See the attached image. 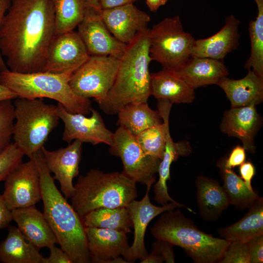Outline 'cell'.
Masks as SVG:
<instances>
[{"mask_svg":"<svg viewBox=\"0 0 263 263\" xmlns=\"http://www.w3.org/2000/svg\"><path fill=\"white\" fill-rule=\"evenodd\" d=\"M56 35L52 0H12L0 31V51L9 70L42 71Z\"/></svg>","mask_w":263,"mask_h":263,"instance_id":"1","label":"cell"},{"mask_svg":"<svg viewBox=\"0 0 263 263\" xmlns=\"http://www.w3.org/2000/svg\"><path fill=\"white\" fill-rule=\"evenodd\" d=\"M31 158L36 162L39 171L43 213L56 236L57 243L73 263H91L82 218L56 188L41 150Z\"/></svg>","mask_w":263,"mask_h":263,"instance_id":"2","label":"cell"},{"mask_svg":"<svg viewBox=\"0 0 263 263\" xmlns=\"http://www.w3.org/2000/svg\"><path fill=\"white\" fill-rule=\"evenodd\" d=\"M149 47V29L127 44L113 84L104 100L98 104L104 113L117 114L129 104L148 101L151 95L149 64L152 60Z\"/></svg>","mask_w":263,"mask_h":263,"instance_id":"3","label":"cell"},{"mask_svg":"<svg viewBox=\"0 0 263 263\" xmlns=\"http://www.w3.org/2000/svg\"><path fill=\"white\" fill-rule=\"evenodd\" d=\"M74 187L71 205L82 218L99 208L126 207L137 196L136 182L117 171L90 169Z\"/></svg>","mask_w":263,"mask_h":263,"instance_id":"4","label":"cell"},{"mask_svg":"<svg viewBox=\"0 0 263 263\" xmlns=\"http://www.w3.org/2000/svg\"><path fill=\"white\" fill-rule=\"evenodd\" d=\"M73 72L19 73L8 70L0 72V84L13 92L17 97L50 98L71 113L87 115L91 113V102L72 89L69 81Z\"/></svg>","mask_w":263,"mask_h":263,"instance_id":"5","label":"cell"},{"mask_svg":"<svg viewBox=\"0 0 263 263\" xmlns=\"http://www.w3.org/2000/svg\"><path fill=\"white\" fill-rule=\"evenodd\" d=\"M150 232L156 239L182 247L196 263L217 262L230 242L201 231L179 209L162 213Z\"/></svg>","mask_w":263,"mask_h":263,"instance_id":"6","label":"cell"},{"mask_svg":"<svg viewBox=\"0 0 263 263\" xmlns=\"http://www.w3.org/2000/svg\"><path fill=\"white\" fill-rule=\"evenodd\" d=\"M13 105L14 143L30 158L44 147L50 134L58 124L56 105L47 104L43 98L19 97Z\"/></svg>","mask_w":263,"mask_h":263,"instance_id":"7","label":"cell"},{"mask_svg":"<svg viewBox=\"0 0 263 263\" xmlns=\"http://www.w3.org/2000/svg\"><path fill=\"white\" fill-rule=\"evenodd\" d=\"M195 40L178 16L166 18L150 29V56L163 69L175 71L191 57Z\"/></svg>","mask_w":263,"mask_h":263,"instance_id":"8","label":"cell"},{"mask_svg":"<svg viewBox=\"0 0 263 263\" xmlns=\"http://www.w3.org/2000/svg\"><path fill=\"white\" fill-rule=\"evenodd\" d=\"M119 61L111 56H91L73 73L69 81L72 89L77 95L93 98L100 104L113 84Z\"/></svg>","mask_w":263,"mask_h":263,"instance_id":"9","label":"cell"},{"mask_svg":"<svg viewBox=\"0 0 263 263\" xmlns=\"http://www.w3.org/2000/svg\"><path fill=\"white\" fill-rule=\"evenodd\" d=\"M110 153L120 158L122 173L136 183L151 187L155 182L161 160L146 154L134 136L119 126L113 132Z\"/></svg>","mask_w":263,"mask_h":263,"instance_id":"10","label":"cell"},{"mask_svg":"<svg viewBox=\"0 0 263 263\" xmlns=\"http://www.w3.org/2000/svg\"><path fill=\"white\" fill-rule=\"evenodd\" d=\"M4 181L1 197L11 211L35 206L41 199L39 171L32 158L17 166Z\"/></svg>","mask_w":263,"mask_h":263,"instance_id":"11","label":"cell"},{"mask_svg":"<svg viewBox=\"0 0 263 263\" xmlns=\"http://www.w3.org/2000/svg\"><path fill=\"white\" fill-rule=\"evenodd\" d=\"M56 108L59 118L64 124L63 140L68 143L77 140L94 145H111L113 132L106 127L101 115L96 110L92 108L91 115L88 117L81 113H71L59 103Z\"/></svg>","mask_w":263,"mask_h":263,"instance_id":"12","label":"cell"},{"mask_svg":"<svg viewBox=\"0 0 263 263\" xmlns=\"http://www.w3.org/2000/svg\"><path fill=\"white\" fill-rule=\"evenodd\" d=\"M150 188L147 187L145 195L141 200L134 199L126 207L134 229L133 243L123 256L128 263H133L138 259L141 261L149 254L145 245V232L149 223L155 217L165 211L181 207L196 214L191 208L178 202H170L162 207L154 205L150 202L149 195Z\"/></svg>","mask_w":263,"mask_h":263,"instance_id":"13","label":"cell"},{"mask_svg":"<svg viewBox=\"0 0 263 263\" xmlns=\"http://www.w3.org/2000/svg\"><path fill=\"white\" fill-rule=\"evenodd\" d=\"M101 10L88 5L83 20L77 26V33L90 56H111L120 59L127 44L111 33L101 17Z\"/></svg>","mask_w":263,"mask_h":263,"instance_id":"14","label":"cell"},{"mask_svg":"<svg viewBox=\"0 0 263 263\" xmlns=\"http://www.w3.org/2000/svg\"><path fill=\"white\" fill-rule=\"evenodd\" d=\"M90 56L77 32L56 35L48 49L42 71L74 72Z\"/></svg>","mask_w":263,"mask_h":263,"instance_id":"15","label":"cell"},{"mask_svg":"<svg viewBox=\"0 0 263 263\" xmlns=\"http://www.w3.org/2000/svg\"><path fill=\"white\" fill-rule=\"evenodd\" d=\"M82 144L75 140L67 147L49 150L44 147L41 149L48 169L54 174L65 197L71 198L75 192L73 179L78 175L81 160Z\"/></svg>","mask_w":263,"mask_h":263,"instance_id":"16","label":"cell"},{"mask_svg":"<svg viewBox=\"0 0 263 263\" xmlns=\"http://www.w3.org/2000/svg\"><path fill=\"white\" fill-rule=\"evenodd\" d=\"M100 15L111 33L126 44L140 33L149 29L150 16L133 3L101 9Z\"/></svg>","mask_w":263,"mask_h":263,"instance_id":"17","label":"cell"},{"mask_svg":"<svg viewBox=\"0 0 263 263\" xmlns=\"http://www.w3.org/2000/svg\"><path fill=\"white\" fill-rule=\"evenodd\" d=\"M91 262L127 263L120 256L129 247L127 233L114 229L85 226Z\"/></svg>","mask_w":263,"mask_h":263,"instance_id":"18","label":"cell"},{"mask_svg":"<svg viewBox=\"0 0 263 263\" xmlns=\"http://www.w3.org/2000/svg\"><path fill=\"white\" fill-rule=\"evenodd\" d=\"M261 120L255 105L231 108L225 113L220 129L228 136L240 139L245 150L254 153V137Z\"/></svg>","mask_w":263,"mask_h":263,"instance_id":"19","label":"cell"},{"mask_svg":"<svg viewBox=\"0 0 263 263\" xmlns=\"http://www.w3.org/2000/svg\"><path fill=\"white\" fill-rule=\"evenodd\" d=\"M240 21L231 15L225 19L223 28L206 38L195 40L191 56L223 59L239 45Z\"/></svg>","mask_w":263,"mask_h":263,"instance_id":"20","label":"cell"},{"mask_svg":"<svg viewBox=\"0 0 263 263\" xmlns=\"http://www.w3.org/2000/svg\"><path fill=\"white\" fill-rule=\"evenodd\" d=\"M12 220L25 239L38 249L49 248L56 239L43 213L35 206L11 210Z\"/></svg>","mask_w":263,"mask_h":263,"instance_id":"21","label":"cell"},{"mask_svg":"<svg viewBox=\"0 0 263 263\" xmlns=\"http://www.w3.org/2000/svg\"><path fill=\"white\" fill-rule=\"evenodd\" d=\"M173 72L194 89L216 84L228 75L222 60L197 56H191L182 66Z\"/></svg>","mask_w":263,"mask_h":263,"instance_id":"22","label":"cell"},{"mask_svg":"<svg viewBox=\"0 0 263 263\" xmlns=\"http://www.w3.org/2000/svg\"><path fill=\"white\" fill-rule=\"evenodd\" d=\"M225 92L231 108L257 105L263 100V79L252 70L240 79L221 78L216 84Z\"/></svg>","mask_w":263,"mask_h":263,"instance_id":"23","label":"cell"},{"mask_svg":"<svg viewBox=\"0 0 263 263\" xmlns=\"http://www.w3.org/2000/svg\"><path fill=\"white\" fill-rule=\"evenodd\" d=\"M150 93L157 100L171 104L188 103L195 99V89L174 72L162 69L150 74Z\"/></svg>","mask_w":263,"mask_h":263,"instance_id":"24","label":"cell"},{"mask_svg":"<svg viewBox=\"0 0 263 263\" xmlns=\"http://www.w3.org/2000/svg\"><path fill=\"white\" fill-rule=\"evenodd\" d=\"M195 185L201 217L207 221L217 220L229 205L223 187L216 180L203 175L197 177Z\"/></svg>","mask_w":263,"mask_h":263,"instance_id":"25","label":"cell"},{"mask_svg":"<svg viewBox=\"0 0 263 263\" xmlns=\"http://www.w3.org/2000/svg\"><path fill=\"white\" fill-rule=\"evenodd\" d=\"M247 213L238 221L217 230L220 236L228 241L247 242L263 235V199L258 198L250 205Z\"/></svg>","mask_w":263,"mask_h":263,"instance_id":"26","label":"cell"},{"mask_svg":"<svg viewBox=\"0 0 263 263\" xmlns=\"http://www.w3.org/2000/svg\"><path fill=\"white\" fill-rule=\"evenodd\" d=\"M39 249L28 241L18 227L10 226L0 243V261L3 263H42Z\"/></svg>","mask_w":263,"mask_h":263,"instance_id":"27","label":"cell"},{"mask_svg":"<svg viewBox=\"0 0 263 263\" xmlns=\"http://www.w3.org/2000/svg\"><path fill=\"white\" fill-rule=\"evenodd\" d=\"M190 151V147L187 143L174 142L168 131L163 157L158 168L159 179L153 186V199L159 204L163 206L169 202H177L169 196L167 185V181L170 179V166L179 156H187Z\"/></svg>","mask_w":263,"mask_h":263,"instance_id":"28","label":"cell"},{"mask_svg":"<svg viewBox=\"0 0 263 263\" xmlns=\"http://www.w3.org/2000/svg\"><path fill=\"white\" fill-rule=\"evenodd\" d=\"M117 114V125L134 136L163 122L158 111L151 109L147 102L129 104L122 108Z\"/></svg>","mask_w":263,"mask_h":263,"instance_id":"29","label":"cell"},{"mask_svg":"<svg viewBox=\"0 0 263 263\" xmlns=\"http://www.w3.org/2000/svg\"><path fill=\"white\" fill-rule=\"evenodd\" d=\"M86 227L114 229L127 234L131 232L132 222L126 207H101L94 209L82 218Z\"/></svg>","mask_w":263,"mask_h":263,"instance_id":"30","label":"cell"},{"mask_svg":"<svg viewBox=\"0 0 263 263\" xmlns=\"http://www.w3.org/2000/svg\"><path fill=\"white\" fill-rule=\"evenodd\" d=\"M217 166L220 169L224 182L223 188L229 205L240 209L248 208L258 198V194L254 190H250L232 169L225 168L222 160L218 162Z\"/></svg>","mask_w":263,"mask_h":263,"instance_id":"31","label":"cell"},{"mask_svg":"<svg viewBox=\"0 0 263 263\" xmlns=\"http://www.w3.org/2000/svg\"><path fill=\"white\" fill-rule=\"evenodd\" d=\"M56 34L74 31L83 20L88 4L86 0H52Z\"/></svg>","mask_w":263,"mask_h":263,"instance_id":"32","label":"cell"},{"mask_svg":"<svg viewBox=\"0 0 263 263\" xmlns=\"http://www.w3.org/2000/svg\"><path fill=\"white\" fill-rule=\"evenodd\" d=\"M254 1L257 6V15L249 23L251 53L244 68L252 70L263 79V0Z\"/></svg>","mask_w":263,"mask_h":263,"instance_id":"33","label":"cell"},{"mask_svg":"<svg viewBox=\"0 0 263 263\" xmlns=\"http://www.w3.org/2000/svg\"><path fill=\"white\" fill-rule=\"evenodd\" d=\"M15 122L14 106L11 99L0 102V152L11 143Z\"/></svg>","mask_w":263,"mask_h":263,"instance_id":"34","label":"cell"},{"mask_svg":"<svg viewBox=\"0 0 263 263\" xmlns=\"http://www.w3.org/2000/svg\"><path fill=\"white\" fill-rule=\"evenodd\" d=\"M24 156L14 143H11L0 152V182L4 181L8 174L22 162Z\"/></svg>","mask_w":263,"mask_h":263,"instance_id":"35","label":"cell"},{"mask_svg":"<svg viewBox=\"0 0 263 263\" xmlns=\"http://www.w3.org/2000/svg\"><path fill=\"white\" fill-rule=\"evenodd\" d=\"M217 263H250L246 243L231 241Z\"/></svg>","mask_w":263,"mask_h":263,"instance_id":"36","label":"cell"},{"mask_svg":"<svg viewBox=\"0 0 263 263\" xmlns=\"http://www.w3.org/2000/svg\"><path fill=\"white\" fill-rule=\"evenodd\" d=\"M246 244L250 263H263V235L251 239Z\"/></svg>","mask_w":263,"mask_h":263,"instance_id":"37","label":"cell"},{"mask_svg":"<svg viewBox=\"0 0 263 263\" xmlns=\"http://www.w3.org/2000/svg\"><path fill=\"white\" fill-rule=\"evenodd\" d=\"M152 244V250L160 255L167 263L175 262L173 246L171 243L163 240L157 239Z\"/></svg>","mask_w":263,"mask_h":263,"instance_id":"38","label":"cell"},{"mask_svg":"<svg viewBox=\"0 0 263 263\" xmlns=\"http://www.w3.org/2000/svg\"><path fill=\"white\" fill-rule=\"evenodd\" d=\"M245 159V150L243 146H237L232 150L228 158L222 159V161L225 168L232 169L240 166Z\"/></svg>","mask_w":263,"mask_h":263,"instance_id":"39","label":"cell"},{"mask_svg":"<svg viewBox=\"0 0 263 263\" xmlns=\"http://www.w3.org/2000/svg\"><path fill=\"white\" fill-rule=\"evenodd\" d=\"M49 248L50 255L47 258H43L42 263H73L69 256L61 248L54 245Z\"/></svg>","mask_w":263,"mask_h":263,"instance_id":"40","label":"cell"},{"mask_svg":"<svg viewBox=\"0 0 263 263\" xmlns=\"http://www.w3.org/2000/svg\"><path fill=\"white\" fill-rule=\"evenodd\" d=\"M239 172L241 178L244 181L246 186L251 190L253 189L251 186V180L255 174L254 165L250 162H244L240 166Z\"/></svg>","mask_w":263,"mask_h":263,"instance_id":"41","label":"cell"},{"mask_svg":"<svg viewBox=\"0 0 263 263\" xmlns=\"http://www.w3.org/2000/svg\"><path fill=\"white\" fill-rule=\"evenodd\" d=\"M12 0H0V31L6 13L9 9ZM0 51V72L8 70Z\"/></svg>","mask_w":263,"mask_h":263,"instance_id":"42","label":"cell"},{"mask_svg":"<svg viewBox=\"0 0 263 263\" xmlns=\"http://www.w3.org/2000/svg\"><path fill=\"white\" fill-rule=\"evenodd\" d=\"M12 220L11 211L6 207L0 194V230L8 226Z\"/></svg>","mask_w":263,"mask_h":263,"instance_id":"43","label":"cell"},{"mask_svg":"<svg viewBox=\"0 0 263 263\" xmlns=\"http://www.w3.org/2000/svg\"><path fill=\"white\" fill-rule=\"evenodd\" d=\"M137 0H98L101 9H109L130 3Z\"/></svg>","mask_w":263,"mask_h":263,"instance_id":"44","label":"cell"},{"mask_svg":"<svg viewBox=\"0 0 263 263\" xmlns=\"http://www.w3.org/2000/svg\"><path fill=\"white\" fill-rule=\"evenodd\" d=\"M17 98V95L13 92L0 84V102L8 99L12 100Z\"/></svg>","mask_w":263,"mask_h":263,"instance_id":"45","label":"cell"},{"mask_svg":"<svg viewBox=\"0 0 263 263\" xmlns=\"http://www.w3.org/2000/svg\"><path fill=\"white\" fill-rule=\"evenodd\" d=\"M165 262L163 257L156 252L152 250L150 254L141 261V263H161Z\"/></svg>","mask_w":263,"mask_h":263,"instance_id":"46","label":"cell"},{"mask_svg":"<svg viewBox=\"0 0 263 263\" xmlns=\"http://www.w3.org/2000/svg\"><path fill=\"white\" fill-rule=\"evenodd\" d=\"M168 0H146V4L150 11L156 12L162 6L164 5Z\"/></svg>","mask_w":263,"mask_h":263,"instance_id":"47","label":"cell"},{"mask_svg":"<svg viewBox=\"0 0 263 263\" xmlns=\"http://www.w3.org/2000/svg\"><path fill=\"white\" fill-rule=\"evenodd\" d=\"M89 5L99 10L101 8L100 6L98 0H86Z\"/></svg>","mask_w":263,"mask_h":263,"instance_id":"48","label":"cell"}]
</instances>
